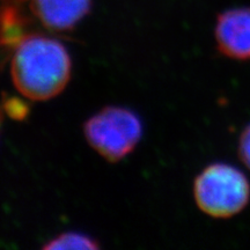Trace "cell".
<instances>
[{
    "label": "cell",
    "instance_id": "cell-8",
    "mask_svg": "<svg viewBox=\"0 0 250 250\" xmlns=\"http://www.w3.org/2000/svg\"><path fill=\"white\" fill-rule=\"evenodd\" d=\"M4 110L14 120H22L27 116L28 107L18 99H8L4 104Z\"/></svg>",
    "mask_w": 250,
    "mask_h": 250
},
{
    "label": "cell",
    "instance_id": "cell-9",
    "mask_svg": "<svg viewBox=\"0 0 250 250\" xmlns=\"http://www.w3.org/2000/svg\"><path fill=\"white\" fill-rule=\"evenodd\" d=\"M239 153L241 160L245 162L247 167L250 168V125L246 127L241 134Z\"/></svg>",
    "mask_w": 250,
    "mask_h": 250
},
{
    "label": "cell",
    "instance_id": "cell-7",
    "mask_svg": "<svg viewBox=\"0 0 250 250\" xmlns=\"http://www.w3.org/2000/svg\"><path fill=\"white\" fill-rule=\"evenodd\" d=\"M44 249H99L100 245L95 239L79 232H64L59 234L48 243Z\"/></svg>",
    "mask_w": 250,
    "mask_h": 250
},
{
    "label": "cell",
    "instance_id": "cell-5",
    "mask_svg": "<svg viewBox=\"0 0 250 250\" xmlns=\"http://www.w3.org/2000/svg\"><path fill=\"white\" fill-rule=\"evenodd\" d=\"M93 0H29L33 14L43 31L65 34L89 14Z\"/></svg>",
    "mask_w": 250,
    "mask_h": 250
},
{
    "label": "cell",
    "instance_id": "cell-2",
    "mask_svg": "<svg viewBox=\"0 0 250 250\" xmlns=\"http://www.w3.org/2000/svg\"><path fill=\"white\" fill-rule=\"evenodd\" d=\"M143 132L138 114L121 105L102 108L83 124L86 142L109 162H118L130 155L139 145Z\"/></svg>",
    "mask_w": 250,
    "mask_h": 250
},
{
    "label": "cell",
    "instance_id": "cell-6",
    "mask_svg": "<svg viewBox=\"0 0 250 250\" xmlns=\"http://www.w3.org/2000/svg\"><path fill=\"white\" fill-rule=\"evenodd\" d=\"M214 35L221 54L240 61L250 59V8L228 9L221 13Z\"/></svg>",
    "mask_w": 250,
    "mask_h": 250
},
{
    "label": "cell",
    "instance_id": "cell-1",
    "mask_svg": "<svg viewBox=\"0 0 250 250\" xmlns=\"http://www.w3.org/2000/svg\"><path fill=\"white\" fill-rule=\"evenodd\" d=\"M39 31L19 45L9 62L15 89L29 101L43 102L64 92L72 77V59L57 37Z\"/></svg>",
    "mask_w": 250,
    "mask_h": 250
},
{
    "label": "cell",
    "instance_id": "cell-3",
    "mask_svg": "<svg viewBox=\"0 0 250 250\" xmlns=\"http://www.w3.org/2000/svg\"><path fill=\"white\" fill-rule=\"evenodd\" d=\"M193 198L199 210L214 218H229L248 204L250 184L245 174L227 164H212L193 182Z\"/></svg>",
    "mask_w": 250,
    "mask_h": 250
},
{
    "label": "cell",
    "instance_id": "cell-4",
    "mask_svg": "<svg viewBox=\"0 0 250 250\" xmlns=\"http://www.w3.org/2000/svg\"><path fill=\"white\" fill-rule=\"evenodd\" d=\"M39 31L43 30L29 0H0V71L9 64L19 45Z\"/></svg>",
    "mask_w": 250,
    "mask_h": 250
}]
</instances>
